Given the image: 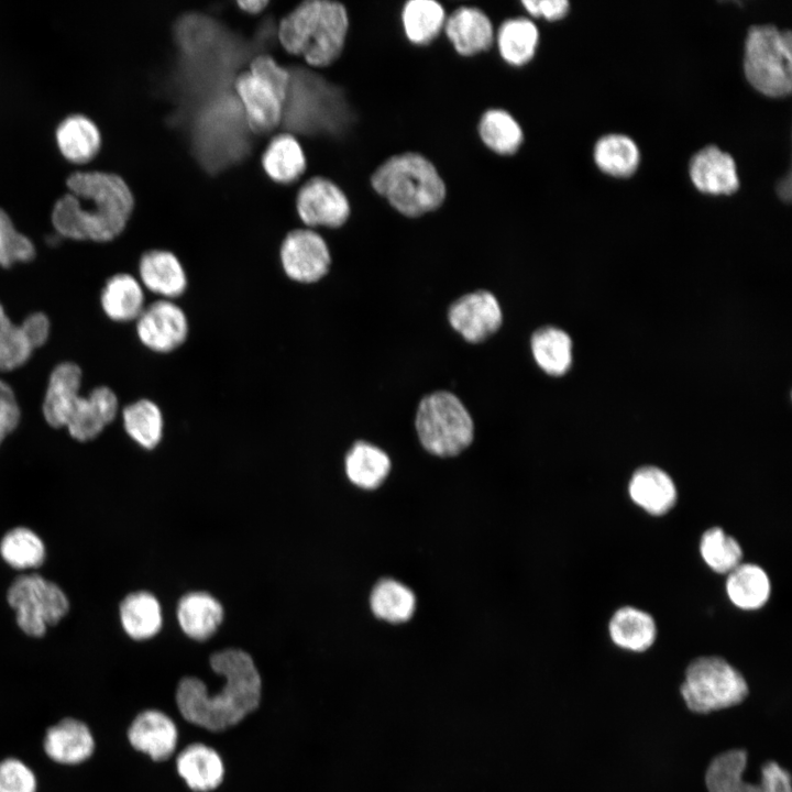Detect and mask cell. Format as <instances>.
<instances>
[{
  "mask_svg": "<svg viewBox=\"0 0 792 792\" xmlns=\"http://www.w3.org/2000/svg\"><path fill=\"white\" fill-rule=\"evenodd\" d=\"M209 663L223 679L221 689L210 693L201 679L184 676L176 686L175 705L188 724L220 733L257 711L263 697V681L254 659L242 649L217 651Z\"/></svg>",
  "mask_w": 792,
  "mask_h": 792,
  "instance_id": "6da1fadb",
  "label": "cell"
},
{
  "mask_svg": "<svg viewBox=\"0 0 792 792\" xmlns=\"http://www.w3.org/2000/svg\"><path fill=\"white\" fill-rule=\"evenodd\" d=\"M69 193L55 202L52 223L64 238L108 242L125 228L133 195L117 174L99 170L75 172L66 179Z\"/></svg>",
  "mask_w": 792,
  "mask_h": 792,
  "instance_id": "7a4b0ae2",
  "label": "cell"
},
{
  "mask_svg": "<svg viewBox=\"0 0 792 792\" xmlns=\"http://www.w3.org/2000/svg\"><path fill=\"white\" fill-rule=\"evenodd\" d=\"M81 370L73 362L56 365L48 378L43 402V416L53 428L65 427L78 441L97 438L116 418L119 402L107 386L80 395Z\"/></svg>",
  "mask_w": 792,
  "mask_h": 792,
  "instance_id": "3957f363",
  "label": "cell"
},
{
  "mask_svg": "<svg viewBox=\"0 0 792 792\" xmlns=\"http://www.w3.org/2000/svg\"><path fill=\"white\" fill-rule=\"evenodd\" d=\"M370 185L394 211L409 219L438 211L447 198L446 182L432 160L415 151L382 161L371 173Z\"/></svg>",
  "mask_w": 792,
  "mask_h": 792,
  "instance_id": "277c9868",
  "label": "cell"
},
{
  "mask_svg": "<svg viewBox=\"0 0 792 792\" xmlns=\"http://www.w3.org/2000/svg\"><path fill=\"white\" fill-rule=\"evenodd\" d=\"M350 20L346 8L336 1L310 0L284 16L278 38L290 54L316 67H326L343 53Z\"/></svg>",
  "mask_w": 792,
  "mask_h": 792,
  "instance_id": "5b68a950",
  "label": "cell"
},
{
  "mask_svg": "<svg viewBox=\"0 0 792 792\" xmlns=\"http://www.w3.org/2000/svg\"><path fill=\"white\" fill-rule=\"evenodd\" d=\"M686 708L695 714H710L739 705L748 694V682L730 662L718 656L692 660L679 689Z\"/></svg>",
  "mask_w": 792,
  "mask_h": 792,
  "instance_id": "8992f818",
  "label": "cell"
},
{
  "mask_svg": "<svg viewBox=\"0 0 792 792\" xmlns=\"http://www.w3.org/2000/svg\"><path fill=\"white\" fill-rule=\"evenodd\" d=\"M748 82L768 97H784L792 89V35L776 25L749 29L744 54Z\"/></svg>",
  "mask_w": 792,
  "mask_h": 792,
  "instance_id": "52a82bcc",
  "label": "cell"
},
{
  "mask_svg": "<svg viewBox=\"0 0 792 792\" xmlns=\"http://www.w3.org/2000/svg\"><path fill=\"white\" fill-rule=\"evenodd\" d=\"M416 430L427 451L438 457H452L470 446L474 426L462 402L452 393L439 391L419 403Z\"/></svg>",
  "mask_w": 792,
  "mask_h": 792,
  "instance_id": "ba28073f",
  "label": "cell"
},
{
  "mask_svg": "<svg viewBox=\"0 0 792 792\" xmlns=\"http://www.w3.org/2000/svg\"><path fill=\"white\" fill-rule=\"evenodd\" d=\"M7 601L19 628L32 638L43 637L47 627L58 624L69 610L64 591L38 574L18 576L8 588Z\"/></svg>",
  "mask_w": 792,
  "mask_h": 792,
  "instance_id": "9c48e42d",
  "label": "cell"
},
{
  "mask_svg": "<svg viewBox=\"0 0 792 792\" xmlns=\"http://www.w3.org/2000/svg\"><path fill=\"white\" fill-rule=\"evenodd\" d=\"M748 765L746 750L730 748L717 754L704 772L707 792H792L790 772L774 760L760 768L758 782L746 781Z\"/></svg>",
  "mask_w": 792,
  "mask_h": 792,
  "instance_id": "30bf717a",
  "label": "cell"
},
{
  "mask_svg": "<svg viewBox=\"0 0 792 792\" xmlns=\"http://www.w3.org/2000/svg\"><path fill=\"white\" fill-rule=\"evenodd\" d=\"M40 747L43 757L52 765L73 769L84 767L95 758L98 739L87 719L66 714L44 727Z\"/></svg>",
  "mask_w": 792,
  "mask_h": 792,
  "instance_id": "8fae6325",
  "label": "cell"
},
{
  "mask_svg": "<svg viewBox=\"0 0 792 792\" xmlns=\"http://www.w3.org/2000/svg\"><path fill=\"white\" fill-rule=\"evenodd\" d=\"M279 256L285 274L298 283L318 282L331 265L328 244L311 229L290 231L282 242Z\"/></svg>",
  "mask_w": 792,
  "mask_h": 792,
  "instance_id": "7c38bea8",
  "label": "cell"
},
{
  "mask_svg": "<svg viewBox=\"0 0 792 792\" xmlns=\"http://www.w3.org/2000/svg\"><path fill=\"white\" fill-rule=\"evenodd\" d=\"M179 732L175 721L164 711L146 707L139 711L125 728L131 749L153 762L168 760L175 754Z\"/></svg>",
  "mask_w": 792,
  "mask_h": 792,
  "instance_id": "4fadbf2b",
  "label": "cell"
},
{
  "mask_svg": "<svg viewBox=\"0 0 792 792\" xmlns=\"http://www.w3.org/2000/svg\"><path fill=\"white\" fill-rule=\"evenodd\" d=\"M299 218L308 227L340 228L351 216L345 193L332 180L316 176L306 182L296 198Z\"/></svg>",
  "mask_w": 792,
  "mask_h": 792,
  "instance_id": "5bb4252c",
  "label": "cell"
},
{
  "mask_svg": "<svg viewBox=\"0 0 792 792\" xmlns=\"http://www.w3.org/2000/svg\"><path fill=\"white\" fill-rule=\"evenodd\" d=\"M188 320L173 300L160 299L144 307L136 319V334L147 349L168 353L180 346L188 336Z\"/></svg>",
  "mask_w": 792,
  "mask_h": 792,
  "instance_id": "9a60e30c",
  "label": "cell"
},
{
  "mask_svg": "<svg viewBox=\"0 0 792 792\" xmlns=\"http://www.w3.org/2000/svg\"><path fill=\"white\" fill-rule=\"evenodd\" d=\"M443 35L451 48L462 58H473L488 52L495 42L491 16L475 6H460L447 15Z\"/></svg>",
  "mask_w": 792,
  "mask_h": 792,
  "instance_id": "2e32d148",
  "label": "cell"
},
{
  "mask_svg": "<svg viewBox=\"0 0 792 792\" xmlns=\"http://www.w3.org/2000/svg\"><path fill=\"white\" fill-rule=\"evenodd\" d=\"M449 322L466 341L479 343L495 333L503 321L496 297L487 290L469 293L449 308Z\"/></svg>",
  "mask_w": 792,
  "mask_h": 792,
  "instance_id": "e0dca14e",
  "label": "cell"
},
{
  "mask_svg": "<svg viewBox=\"0 0 792 792\" xmlns=\"http://www.w3.org/2000/svg\"><path fill=\"white\" fill-rule=\"evenodd\" d=\"M177 776L193 792H211L224 781L226 765L220 752L205 743H191L176 756Z\"/></svg>",
  "mask_w": 792,
  "mask_h": 792,
  "instance_id": "ac0fdd59",
  "label": "cell"
},
{
  "mask_svg": "<svg viewBox=\"0 0 792 792\" xmlns=\"http://www.w3.org/2000/svg\"><path fill=\"white\" fill-rule=\"evenodd\" d=\"M234 88L254 133L271 132L280 123L284 102L249 70L237 77Z\"/></svg>",
  "mask_w": 792,
  "mask_h": 792,
  "instance_id": "d6986e66",
  "label": "cell"
},
{
  "mask_svg": "<svg viewBox=\"0 0 792 792\" xmlns=\"http://www.w3.org/2000/svg\"><path fill=\"white\" fill-rule=\"evenodd\" d=\"M689 173L693 185L704 194L730 195L739 187L733 156L715 145L705 146L692 157Z\"/></svg>",
  "mask_w": 792,
  "mask_h": 792,
  "instance_id": "ffe728a7",
  "label": "cell"
},
{
  "mask_svg": "<svg viewBox=\"0 0 792 792\" xmlns=\"http://www.w3.org/2000/svg\"><path fill=\"white\" fill-rule=\"evenodd\" d=\"M141 284L162 299L172 300L184 294L187 275L179 258L166 250H151L139 263Z\"/></svg>",
  "mask_w": 792,
  "mask_h": 792,
  "instance_id": "44dd1931",
  "label": "cell"
},
{
  "mask_svg": "<svg viewBox=\"0 0 792 792\" xmlns=\"http://www.w3.org/2000/svg\"><path fill=\"white\" fill-rule=\"evenodd\" d=\"M631 501L653 516L668 513L676 503L678 491L671 476L654 465L637 469L628 483Z\"/></svg>",
  "mask_w": 792,
  "mask_h": 792,
  "instance_id": "7402d4cb",
  "label": "cell"
},
{
  "mask_svg": "<svg viewBox=\"0 0 792 792\" xmlns=\"http://www.w3.org/2000/svg\"><path fill=\"white\" fill-rule=\"evenodd\" d=\"M540 42L537 24L528 16L505 19L495 32L497 53L504 64L520 68L536 56Z\"/></svg>",
  "mask_w": 792,
  "mask_h": 792,
  "instance_id": "603a6c76",
  "label": "cell"
},
{
  "mask_svg": "<svg viewBox=\"0 0 792 792\" xmlns=\"http://www.w3.org/2000/svg\"><path fill=\"white\" fill-rule=\"evenodd\" d=\"M477 139L492 154L510 157L519 152L525 131L519 120L504 108H488L476 124Z\"/></svg>",
  "mask_w": 792,
  "mask_h": 792,
  "instance_id": "cb8c5ba5",
  "label": "cell"
},
{
  "mask_svg": "<svg viewBox=\"0 0 792 792\" xmlns=\"http://www.w3.org/2000/svg\"><path fill=\"white\" fill-rule=\"evenodd\" d=\"M398 19L407 42L424 47L433 43L442 33L447 12L435 0H409L400 8Z\"/></svg>",
  "mask_w": 792,
  "mask_h": 792,
  "instance_id": "d4e9b609",
  "label": "cell"
},
{
  "mask_svg": "<svg viewBox=\"0 0 792 792\" xmlns=\"http://www.w3.org/2000/svg\"><path fill=\"white\" fill-rule=\"evenodd\" d=\"M608 632L620 649L644 652L654 642L657 627L653 617L632 606L618 608L609 619Z\"/></svg>",
  "mask_w": 792,
  "mask_h": 792,
  "instance_id": "484cf974",
  "label": "cell"
},
{
  "mask_svg": "<svg viewBox=\"0 0 792 792\" xmlns=\"http://www.w3.org/2000/svg\"><path fill=\"white\" fill-rule=\"evenodd\" d=\"M223 608L220 602L205 592H193L178 603L177 619L184 634L194 640H206L220 626Z\"/></svg>",
  "mask_w": 792,
  "mask_h": 792,
  "instance_id": "4316f807",
  "label": "cell"
},
{
  "mask_svg": "<svg viewBox=\"0 0 792 792\" xmlns=\"http://www.w3.org/2000/svg\"><path fill=\"white\" fill-rule=\"evenodd\" d=\"M55 135L62 155L76 164L92 160L101 144L99 129L84 114L65 118L57 127Z\"/></svg>",
  "mask_w": 792,
  "mask_h": 792,
  "instance_id": "83f0119b",
  "label": "cell"
},
{
  "mask_svg": "<svg viewBox=\"0 0 792 792\" xmlns=\"http://www.w3.org/2000/svg\"><path fill=\"white\" fill-rule=\"evenodd\" d=\"M100 304L103 312L113 321L136 320L145 307L143 286L130 274H116L106 282Z\"/></svg>",
  "mask_w": 792,
  "mask_h": 792,
  "instance_id": "f1b7e54d",
  "label": "cell"
},
{
  "mask_svg": "<svg viewBox=\"0 0 792 792\" xmlns=\"http://www.w3.org/2000/svg\"><path fill=\"white\" fill-rule=\"evenodd\" d=\"M725 587L729 601L745 610L761 608L771 592L767 572L755 563H739L727 573Z\"/></svg>",
  "mask_w": 792,
  "mask_h": 792,
  "instance_id": "f546056e",
  "label": "cell"
},
{
  "mask_svg": "<svg viewBox=\"0 0 792 792\" xmlns=\"http://www.w3.org/2000/svg\"><path fill=\"white\" fill-rule=\"evenodd\" d=\"M262 165L272 180L289 185L305 172L306 156L297 139L289 133H280L267 144Z\"/></svg>",
  "mask_w": 792,
  "mask_h": 792,
  "instance_id": "4dcf8cb0",
  "label": "cell"
},
{
  "mask_svg": "<svg viewBox=\"0 0 792 792\" xmlns=\"http://www.w3.org/2000/svg\"><path fill=\"white\" fill-rule=\"evenodd\" d=\"M120 619L125 634L142 641L154 637L162 627V609L147 592L131 593L120 604Z\"/></svg>",
  "mask_w": 792,
  "mask_h": 792,
  "instance_id": "1f68e13d",
  "label": "cell"
},
{
  "mask_svg": "<svg viewBox=\"0 0 792 792\" xmlns=\"http://www.w3.org/2000/svg\"><path fill=\"white\" fill-rule=\"evenodd\" d=\"M344 464L349 480L365 490L378 487L391 470L388 455L382 449L365 441L353 444Z\"/></svg>",
  "mask_w": 792,
  "mask_h": 792,
  "instance_id": "d6a6232c",
  "label": "cell"
},
{
  "mask_svg": "<svg viewBox=\"0 0 792 792\" xmlns=\"http://www.w3.org/2000/svg\"><path fill=\"white\" fill-rule=\"evenodd\" d=\"M537 364L549 375H563L572 363V342L568 333L554 327H542L531 337Z\"/></svg>",
  "mask_w": 792,
  "mask_h": 792,
  "instance_id": "836d02e7",
  "label": "cell"
},
{
  "mask_svg": "<svg viewBox=\"0 0 792 792\" xmlns=\"http://www.w3.org/2000/svg\"><path fill=\"white\" fill-rule=\"evenodd\" d=\"M640 153L637 144L624 134H606L594 146V161L604 173L627 177L637 169Z\"/></svg>",
  "mask_w": 792,
  "mask_h": 792,
  "instance_id": "e575fe53",
  "label": "cell"
},
{
  "mask_svg": "<svg viewBox=\"0 0 792 792\" xmlns=\"http://www.w3.org/2000/svg\"><path fill=\"white\" fill-rule=\"evenodd\" d=\"M123 426L130 438L145 449L155 448L163 436L164 420L160 407L150 399H139L122 411Z\"/></svg>",
  "mask_w": 792,
  "mask_h": 792,
  "instance_id": "d590c367",
  "label": "cell"
},
{
  "mask_svg": "<svg viewBox=\"0 0 792 792\" xmlns=\"http://www.w3.org/2000/svg\"><path fill=\"white\" fill-rule=\"evenodd\" d=\"M370 604L376 617L398 624L407 622L413 616L416 598L414 593L400 582L385 579L374 586Z\"/></svg>",
  "mask_w": 792,
  "mask_h": 792,
  "instance_id": "8d00e7d4",
  "label": "cell"
},
{
  "mask_svg": "<svg viewBox=\"0 0 792 792\" xmlns=\"http://www.w3.org/2000/svg\"><path fill=\"white\" fill-rule=\"evenodd\" d=\"M0 553L14 569H34L45 560V546L34 531L18 527L4 535L0 542Z\"/></svg>",
  "mask_w": 792,
  "mask_h": 792,
  "instance_id": "74e56055",
  "label": "cell"
},
{
  "mask_svg": "<svg viewBox=\"0 0 792 792\" xmlns=\"http://www.w3.org/2000/svg\"><path fill=\"white\" fill-rule=\"evenodd\" d=\"M700 553L706 565L717 573H729L743 558L739 542L721 527H711L702 535Z\"/></svg>",
  "mask_w": 792,
  "mask_h": 792,
  "instance_id": "f35d334b",
  "label": "cell"
},
{
  "mask_svg": "<svg viewBox=\"0 0 792 792\" xmlns=\"http://www.w3.org/2000/svg\"><path fill=\"white\" fill-rule=\"evenodd\" d=\"M34 349L21 324H14L0 302V372L24 365Z\"/></svg>",
  "mask_w": 792,
  "mask_h": 792,
  "instance_id": "ab89813d",
  "label": "cell"
},
{
  "mask_svg": "<svg viewBox=\"0 0 792 792\" xmlns=\"http://www.w3.org/2000/svg\"><path fill=\"white\" fill-rule=\"evenodd\" d=\"M40 777L25 758L14 754L0 757V792H40Z\"/></svg>",
  "mask_w": 792,
  "mask_h": 792,
  "instance_id": "60d3db41",
  "label": "cell"
},
{
  "mask_svg": "<svg viewBox=\"0 0 792 792\" xmlns=\"http://www.w3.org/2000/svg\"><path fill=\"white\" fill-rule=\"evenodd\" d=\"M35 253L33 242L15 229L9 215L0 208V266L10 268L16 263L30 262Z\"/></svg>",
  "mask_w": 792,
  "mask_h": 792,
  "instance_id": "b9f144b4",
  "label": "cell"
},
{
  "mask_svg": "<svg viewBox=\"0 0 792 792\" xmlns=\"http://www.w3.org/2000/svg\"><path fill=\"white\" fill-rule=\"evenodd\" d=\"M249 72L268 86L283 102L286 100L290 88L289 73L271 56H256L251 62Z\"/></svg>",
  "mask_w": 792,
  "mask_h": 792,
  "instance_id": "7bdbcfd3",
  "label": "cell"
},
{
  "mask_svg": "<svg viewBox=\"0 0 792 792\" xmlns=\"http://www.w3.org/2000/svg\"><path fill=\"white\" fill-rule=\"evenodd\" d=\"M21 410L12 387L0 378V446L20 422Z\"/></svg>",
  "mask_w": 792,
  "mask_h": 792,
  "instance_id": "ee69618b",
  "label": "cell"
},
{
  "mask_svg": "<svg viewBox=\"0 0 792 792\" xmlns=\"http://www.w3.org/2000/svg\"><path fill=\"white\" fill-rule=\"evenodd\" d=\"M519 4L529 16L549 22L563 19L570 10L568 0H522Z\"/></svg>",
  "mask_w": 792,
  "mask_h": 792,
  "instance_id": "f6af8a7d",
  "label": "cell"
},
{
  "mask_svg": "<svg viewBox=\"0 0 792 792\" xmlns=\"http://www.w3.org/2000/svg\"><path fill=\"white\" fill-rule=\"evenodd\" d=\"M20 324L34 350L45 344L51 330V322L45 314H30Z\"/></svg>",
  "mask_w": 792,
  "mask_h": 792,
  "instance_id": "bcb514c9",
  "label": "cell"
},
{
  "mask_svg": "<svg viewBox=\"0 0 792 792\" xmlns=\"http://www.w3.org/2000/svg\"><path fill=\"white\" fill-rule=\"evenodd\" d=\"M237 4L243 11L251 13V14H255V13L261 12L268 4V1H263V0H248L246 1V0H244V1H238Z\"/></svg>",
  "mask_w": 792,
  "mask_h": 792,
  "instance_id": "7dc6e473",
  "label": "cell"
},
{
  "mask_svg": "<svg viewBox=\"0 0 792 792\" xmlns=\"http://www.w3.org/2000/svg\"><path fill=\"white\" fill-rule=\"evenodd\" d=\"M778 193H779V195H780L783 199H790V194H791V182H790V177H787L785 180H783V182L780 183Z\"/></svg>",
  "mask_w": 792,
  "mask_h": 792,
  "instance_id": "c3c4849f",
  "label": "cell"
}]
</instances>
